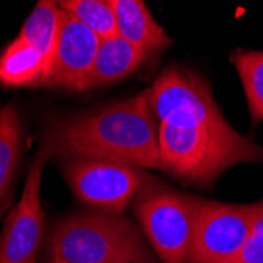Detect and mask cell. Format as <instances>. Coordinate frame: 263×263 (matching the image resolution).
I'll use <instances>...</instances> for the list:
<instances>
[{"label":"cell","instance_id":"15","mask_svg":"<svg viewBox=\"0 0 263 263\" xmlns=\"http://www.w3.org/2000/svg\"><path fill=\"white\" fill-rule=\"evenodd\" d=\"M232 62L241 78L252 122L258 123L263 120V52H236Z\"/></svg>","mask_w":263,"mask_h":263},{"label":"cell","instance_id":"10","mask_svg":"<svg viewBox=\"0 0 263 263\" xmlns=\"http://www.w3.org/2000/svg\"><path fill=\"white\" fill-rule=\"evenodd\" d=\"M115 33L140 47L148 55L169 47L171 38L155 21L143 0H110Z\"/></svg>","mask_w":263,"mask_h":263},{"label":"cell","instance_id":"16","mask_svg":"<svg viewBox=\"0 0 263 263\" xmlns=\"http://www.w3.org/2000/svg\"><path fill=\"white\" fill-rule=\"evenodd\" d=\"M60 10L74 16L101 38L115 35V17L110 0H57Z\"/></svg>","mask_w":263,"mask_h":263},{"label":"cell","instance_id":"6","mask_svg":"<svg viewBox=\"0 0 263 263\" xmlns=\"http://www.w3.org/2000/svg\"><path fill=\"white\" fill-rule=\"evenodd\" d=\"M62 171L79 200L109 214L123 213L147 178L137 165L97 158L66 159Z\"/></svg>","mask_w":263,"mask_h":263},{"label":"cell","instance_id":"11","mask_svg":"<svg viewBox=\"0 0 263 263\" xmlns=\"http://www.w3.org/2000/svg\"><path fill=\"white\" fill-rule=\"evenodd\" d=\"M148 59V54L120 35L101 38L93 68L85 81L87 88L109 85L133 74Z\"/></svg>","mask_w":263,"mask_h":263},{"label":"cell","instance_id":"1","mask_svg":"<svg viewBox=\"0 0 263 263\" xmlns=\"http://www.w3.org/2000/svg\"><path fill=\"white\" fill-rule=\"evenodd\" d=\"M159 123L150 91L54 123L46 131L47 158H97L159 169Z\"/></svg>","mask_w":263,"mask_h":263},{"label":"cell","instance_id":"13","mask_svg":"<svg viewBox=\"0 0 263 263\" xmlns=\"http://www.w3.org/2000/svg\"><path fill=\"white\" fill-rule=\"evenodd\" d=\"M60 11L62 10L57 0H38L19 33V38L27 41L41 52V55L46 59V65L55 44Z\"/></svg>","mask_w":263,"mask_h":263},{"label":"cell","instance_id":"7","mask_svg":"<svg viewBox=\"0 0 263 263\" xmlns=\"http://www.w3.org/2000/svg\"><path fill=\"white\" fill-rule=\"evenodd\" d=\"M257 203L200 200L187 263H229L248 240Z\"/></svg>","mask_w":263,"mask_h":263},{"label":"cell","instance_id":"8","mask_svg":"<svg viewBox=\"0 0 263 263\" xmlns=\"http://www.w3.org/2000/svg\"><path fill=\"white\" fill-rule=\"evenodd\" d=\"M100 43L101 36L98 33L62 10L55 44L47 60L41 85L82 91Z\"/></svg>","mask_w":263,"mask_h":263},{"label":"cell","instance_id":"17","mask_svg":"<svg viewBox=\"0 0 263 263\" xmlns=\"http://www.w3.org/2000/svg\"><path fill=\"white\" fill-rule=\"evenodd\" d=\"M229 263H263V200L257 202V213L246 243Z\"/></svg>","mask_w":263,"mask_h":263},{"label":"cell","instance_id":"14","mask_svg":"<svg viewBox=\"0 0 263 263\" xmlns=\"http://www.w3.org/2000/svg\"><path fill=\"white\" fill-rule=\"evenodd\" d=\"M21 153L19 115L13 104L0 112V206L7 199Z\"/></svg>","mask_w":263,"mask_h":263},{"label":"cell","instance_id":"12","mask_svg":"<svg viewBox=\"0 0 263 263\" xmlns=\"http://www.w3.org/2000/svg\"><path fill=\"white\" fill-rule=\"evenodd\" d=\"M44 71L46 59L19 36L0 54V84L5 87L41 85Z\"/></svg>","mask_w":263,"mask_h":263},{"label":"cell","instance_id":"9","mask_svg":"<svg viewBox=\"0 0 263 263\" xmlns=\"http://www.w3.org/2000/svg\"><path fill=\"white\" fill-rule=\"evenodd\" d=\"M47 155L41 150L26 178L22 196L0 236V263H35L43 238L44 213L40 200L41 175Z\"/></svg>","mask_w":263,"mask_h":263},{"label":"cell","instance_id":"5","mask_svg":"<svg viewBox=\"0 0 263 263\" xmlns=\"http://www.w3.org/2000/svg\"><path fill=\"white\" fill-rule=\"evenodd\" d=\"M148 91L150 106L159 125L174 128L229 126L208 82L194 71L178 66L167 68Z\"/></svg>","mask_w":263,"mask_h":263},{"label":"cell","instance_id":"2","mask_svg":"<svg viewBox=\"0 0 263 263\" xmlns=\"http://www.w3.org/2000/svg\"><path fill=\"white\" fill-rule=\"evenodd\" d=\"M159 169L197 186H210L230 165L263 162V147L224 128L159 125Z\"/></svg>","mask_w":263,"mask_h":263},{"label":"cell","instance_id":"4","mask_svg":"<svg viewBox=\"0 0 263 263\" xmlns=\"http://www.w3.org/2000/svg\"><path fill=\"white\" fill-rule=\"evenodd\" d=\"M200 200L172 191L148 175L143 180L134 213L162 263H187Z\"/></svg>","mask_w":263,"mask_h":263},{"label":"cell","instance_id":"3","mask_svg":"<svg viewBox=\"0 0 263 263\" xmlns=\"http://www.w3.org/2000/svg\"><path fill=\"white\" fill-rule=\"evenodd\" d=\"M49 263H155L131 221L109 213L76 214L51 235Z\"/></svg>","mask_w":263,"mask_h":263},{"label":"cell","instance_id":"18","mask_svg":"<svg viewBox=\"0 0 263 263\" xmlns=\"http://www.w3.org/2000/svg\"><path fill=\"white\" fill-rule=\"evenodd\" d=\"M0 112H2V109H0Z\"/></svg>","mask_w":263,"mask_h":263}]
</instances>
